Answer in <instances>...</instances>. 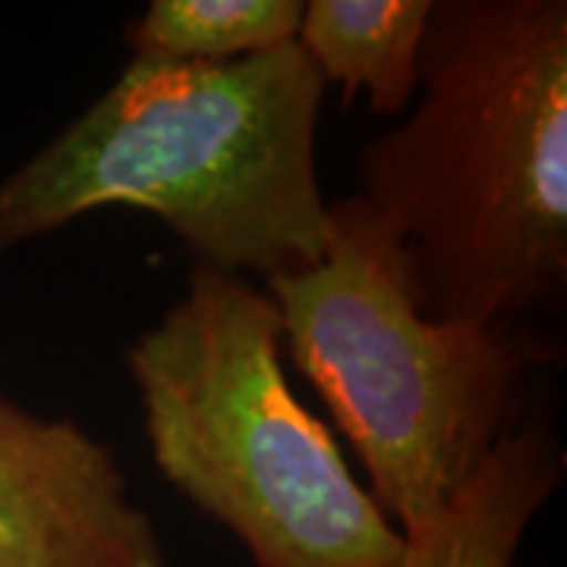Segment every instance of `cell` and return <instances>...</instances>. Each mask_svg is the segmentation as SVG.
Instances as JSON below:
<instances>
[{
    "label": "cell",
    "mask_w": 567,
    "mask_h": 567,
    "mask_svg": "<svg viewBox=\"0 0 567 567\" xmlns=\"http://www.w3.org/2000/svg\"><path fill=\"white\" fill-rule=\"evenodd\" d=\"M324 92L297 41L227 63L133 58L0 181V256L130 205L227 275L312 268L331 240L316 171Z\"/></svg>",
    "instance_id": "cell-2"
},
{
    "label": "cell",
    "mask_w": 567,
    "mask_h": 567,
    "mask_svg": "<svg viewBox=\"0 0 567 567\" xmlns=\"http://www.w3.org/2000/svg\"><path fill=\"white\" fill-rule=\"evenodd\" d=\"M429 316L524 324L567 290V3L435 0L416 99L360 152Z\"/></svg>",
    "instance_id": "cell-1"
},
{
    "label": "cell",
    "mask_w": 567,
    "mask_h": 567,
    "mask_svg": "<svg viewBox=\"0 0 567 567\" xmlns=\"http://www.w3.org/2000/svg\"><path fill=\"white\" fill-rule=\"evenodd\" d=\"M435 0H306L297 44L319 76L382 117L416 99L420 61Z\"/></svg>",
    "instance_id": "cell-7"
},
{
    "label": "cell",
    "mask_w": 567,
    "mask_h": 567,
    "mask_svg": "<svg viewBox=\"0 0 567 567\" xmlns=\"http://www.w3.org/2000/svg\"><path fill=\"white\" fill-rule=\"evenodd\" d=\"M268 293L208 265L126 347L148 454L252 567H398L404 536L287 382Z\"/></svg>",
    "instance_id": "cell-4"
},
{
    "label": "cell",
    "mask_w": 567,
    "mask_h": 567,
    "mask_svg": "<svg viewBox=\"0 0 567 567\" xmlns=\"http://www.w3.org/2000/svg\"><path fill=\"white\" fill-rule=\"evenodd\" d=\"M0 567H167L114 451L0 398Z\"/></svg>",
    "instance_id": "cell-5"
},
{
    "label": "cell",
    "mask_w": 567,
    "mask_h": 567,
    "mask_svg": "<svg viewBox=\"0 0 567 567\" xmlns=\"http://www.w3.org/2000/svg\"><path fill=\"white\" fill-rule=\"evenodd\" d=\"M319 262L265 281L281 338L353 445L369 495L410 536L435 520L529 413L555 360L524 324L429 316L398 240L353 193L328 205Z\"/></svg>",
    "instance_id": "cell-3"
},
{
    "label": "cell",
    "mask_w": 567,
    "mask_h": 567,
    "mask_svg": "<svg viewBox=\"0 0 567 567\" xmlns=\"http://www.w3.org/2000/svg\"><path fill=\"white\" fill-rule=\"evenodd\" d=\"M300 20V0H155L126 25V44L133 58L227 63L293 44Z\"/></svg>",
    "instance_id": "cell-8"
},
{
    "label": "cell",
    "mask_w": 567,
    "mask_h": 567,
    "mask_svg": "<svg viewBox=\"0 0 567 567\" xmlns=\"http://www.w3.org/2000/svg\"><path fill=\"white\" fill-rule=\"evenodd\" d=\"M567 454L548 416L527 413L445 511L404 536L398 567H514L529 524L555 498Z\"/></svg>",
    "instance_id": "cell-6"
}]
</instances>
